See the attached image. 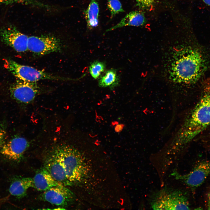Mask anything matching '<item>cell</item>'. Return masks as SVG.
Returning a JSON list of instances; mask_svg holds the SVG:
<instances>
[{
	"label": "cell",
	"instance_id": "obj_20",
	"mask_svg": "<svg viewBox=\"0 0 210 210\" xmlns=\"http://www.w3.org/2000/svg\"><path fill=\"white\" fill-rule=\"evenodd\" d=\"M136 5L140 9L146 10H150L154 6L156 0H135Z\"/></svg>",
	"mask_w": 210,
	"mask_h": 210
},
{
	"label": "cell",
	"instance_id": "obj_7",
	"mask_svg": "<svg viewBox=\"0 0 210 210\" xmlns=\"http://www.w3.org/2000/svg\"><path fill=\"white\" fill-rule=\"evenodd\" d=\"M40 88L36 82L18 79L10 88L12 97L18 102L26 105L32 103L40 93Z\"/></svg>",
	"mask_w": 210,
	"mask_h": 210
},
{
	"label": "cell",
	"instance_id": "obj_13",
	"mask_svg": "<svg viewBox=\"0 0 210 210\" xmlns=\"http://www.w3.org/2000/svg\"><path fill=\"white\" fill-rule=\"evenodd\" d=\"M32 178L33 187L39 191H45L62 184L55 180L45 168L38 171Z\"/></svg>",
	"mask_w": 210,
	"mask_h": 210
},
{
	"label": "cell",
	"instance_id": "obj_14",
	"mask_svg": "<svg viewBox=\"0 0 210 210\" xmlns=\"http://www.w3.org/2000/svg\"><path fill=\"white\" fill-rule=\"evenodd\" d=\"M146 22L145 17L142 12L133 11L127 14L119 23L106 30V32L127 26H140L144 25Z\"/></svg>",
	"mask_w": 210,
	"mask_h": 210
},
{
	"label": "cell",
	"instance_id": "obj_10",
	"mask_svg": "<svg viewBox=\"0 0 210 210\" xmlns=\"http://www.w3.org/2000/svg\"><path fill=\"white\" fill-rule=\"evenodd\" d=\"M29 146V142L26 139L17 136L6 142L0 150V152L8 160L19 162Z\"/></svg>",
	"mask_w": 210,
	"mask_h": 210
},
{
	"label": "cell",
	"instance_id": "obj_22",
	"mask_svg": "<svg viewBox=\"0 0 210 210\" xmlns=\"http://www.w3.org/2000/svg\"><path fill=\"white\" fill-rule=\"evenodd\" d=\"M24 0H0V4H9L23 2Z\"/></svg>",
	"mask_w": 210,
	"mask_h": 210
},
{
	"label": "cell",
	"instance_id": "obj_5",
	"mask_svg": "<svg viewBox=\"0 0 210 210\" xmlns=\"http://www.w3.org/2000/svg\"><path fill=\"white\" fill-rule=\"evenodd\" d=\"M4 65L5 68L15 77L23 81L36 82L44 80L63 81L74 80L69 78L55 76L31 66L21 64L10 59L5 60Z\"/></svg>",
	"mask_w": 210,
	"mask_h": 210
},
{
	"label": "cell",
	"instance_id": "obj_6",
	"mask_svg": "<svg viewBox=\"0 0 210 210\" xmlns=\"http://www.w3.org/2000/svg\"><path fill=\"white\" fill-rule=\"evenodd\" d=\"M210 175V160H203L197 163L189 173L180 174L174 171L171 174L192 189L200 186Z\"/></svg>",
	"mask_w": 210,
	"mask_h": 210
},
{
	"label": "cell",
	"instance_id": "obj_24",
	"mask_svg": "<svg viewBox=\"0 0 210 210\" xmlns=\"http://www.w3.org/2000/svg\"><path fill=\"white\" fill-rule=\"evenodd\" d=\"M208 209L210 210V195L209 196V201L208 204Z\"/></svg>",
	"mask_w": 210,
	"mask_h": 210
},
{
	"label": "cell",
	"instance_id": "obj_11",
	"mask_svg": "<svg viewBox=\"0 0 210 210\" xmlns=\"http://www.w3.org/2000/svg\"><path fill=\"white\" fill-rule=\"evenodd\" d=\"M44 168L58 182L65 186L72 185L67 177L62 160L54 148L46 161Z\"/></svg>",
	"mask_w": 210,
	"mask_h": 210
},
{
	"label": "cell",
	"instance_id": "obj_4",
	"mask_svg": "<svg viewBox=\"0 0 210 210\" xmlns=\"http://www.w3.org/2000/svg\"><path fill=\"white\" fill-rule=\"evenodd\" d=\"M150 205L153 210L190 209L188 198L179 189L165 187L152 196Z\"/></svg>",
	"mask_w": 210,
	"mask_h": 210
},
{
	"label": "cell",
	"instance_id": "obj_18",
	"mask_svg": "<svg viewBox=\"0 0 210 210\" xmlns=\"http://www.w3.org/2000/svg\"><path fill=\"white\" fill-rule=\"evenodd\" d=\"M106 66V64L103 62L98 61H94L89 66V72L93 78L97 79L104 72Z\"/></svg>",
	"mask_w": 210,
	"mask_h": 210
},
{
	"label": "cell",
	"instance_id": "obj_17",
	"mask_svg": "<svg viewBox=\"0 0 210 210\" xmlns=\"http://www.w3.org/2000/svg\"><path fill=\"white\" fill-rule=\"evenodd\" d=\"M119 80L116 70L114 69H111L106 71L100 77L98 85L100 87H108L113 89L118 85Z\"/></svg>",
	"mask_w": 210,
	"mask_h": 210
},
{
	"label": "cell",
	"instance_id": "obj_15",
	"mask_svg": "<svg viewBox=\"0 0 210 210\" xmlns=\"http://www.w3.org/2000/svg\"><path fill=\"white\" fill-rule=\"evenodd\" d=\"M31 187H33L32 178L15 177L12 181L9 191L12 195L20 198L25 196L27 190Z\"/></svg>",
	"mask_w": 210,
	"mask_h": 210
},
{
	"label": "cell",
	"instance_id": "obj_1",
	"mask_svg": "<svg viewBox=\"0 0 210 210\" xmlns=\"http://www.w3.org/2000/svg\"><path fill=\"white\" fill-rule=\"evenodd\" d=\"M207 61L198 48L188 46L176 51L168 68L170 79L173 82L187 84L198 81L205 72Z\"/></svg>",
	"mask_w": 210,
	"mask_h": 210
},
{
	"label": "cell",
	"instance_id": "obj_19",
	"mask_svg": "<svg viewBox=\"0 0 210 210\" xmlns=\"http://www.w3.org/2000/svg\"><path fill=\"white\" fill-rule=\"evenodd\" d=\"M107 7L111 13V18L117 14L124 11L119 0H107Z\"/></svg>",
	"mask_w": 210,
	"mask_h": 210
},
{
	"label": "cell",
	"instance_id": "obj_3",
	"mask_svg": "<svg viewBox=\"0 0 210 210\" xmlns=\"http://www.w3.org/2000/svg\"><path fill=\"white\" fill-rule=\"evenodd\" d=\"M54 148L60 156L64 167L67 177L73 184L80 182L85 176L86 168L80 152L74 147L62 144Z\"/></svg>",
	"mask_w": 210,
	"mask_h": 210
},
{
	"label": "cell",
	"instance_id": "obj_21",
	"mask_svg": "<svg viewBox=\"0 0 210 210\" xmlns=\"http://www.w3.org/2000/svg\"><path fill=\"white\" fill-rule=\"evenodd\" d=\"M7 134L5 131L0 127V150L6 143Z\"/></svg>",
	"mask_w": 210,
	"mask_h": 210
},
{
	"label": "cell",
	"instance_id": "obj_12",
	"mask_svg": "<svg viewBox=\"0 0 210 210\" xmlns=\"http://www.w3.org/2000/svg\"><path fill=\"white\" fill-rule=\"evenodd\" d=\"M62 184L44 191L42 198L44 201L57 206H64L73 201L75 196L69 189Z\"/></svg>",
	"mask_w": 210,
	"mask_h": 210
},
{
	"label": "cell",
	"instance_id": "obj_23",
	"mask_svg": "<svg viewBox=\"0 0 210 210\" xmlns=\"http://www.w3.org/2000/svg\"><path fill=\"white\" fill-rule=\"evenodd\" d=\"M206 4L210 6V0H202Z\"/></svg>",
	"mask_w": 210,
	"mask_h": 210
},
{
	"label": "cell",
	"instance_id": "obj_9",
	"mask_svg": "<svg viewBox=\"0 0 210 210\" xmlns=\"http://www.w3.org/2000/svg\"><path fill=\"white\" fill-rule=\"evenodd\" d=\"M0 37L3 43L18 52H24L28 50L29 37L13 26H7L1 28Z\"/></svg>",
	"mask_w": 210,
	"mask_h": 210
},
{
	"label": "cell",
	"instance_id": "obj_8",
	"mask_svg": "<svg viewBox=\"0 0 210 210\" xmlns=\"http://www.w3.org/2000/svg\"><path fill=\"white\" fill-rule=\"evenodd\" d=\"M62 47L60 40L53 36H32L28 38V50L38 55L60 51Z\"/></svg>",
	"mask_w": 210,
	"mask_h": 210
},
{
	"label": "cell",
	"instance_id": "obj_2",
	"mask_svg": "<svg viewBox=\"0 0 210 210\" xmlns=\"http://www.w3.org/2000/svg\"><path fill=\"white\" fill-rule=\"evenodd\" d=\"M210 126V77L202 83L200 99L188 121L187 141L199 134Z\"/></svg>",
	"mask_w": 210,
	"mask_h": 210
},
{
	"label": "cell",
	"instance_id": "obj_16",
	"mask_svg": "<svg viewBox=\"0 0 210 210\" xmlns=\"http://www.w3.org/2000/svg\"><path fill=\"white\" fill-rule=\"evenodd\" d=\"M99 8L98 0H90L84 16L88 28L92 29L98 26L99 24Z\"/></svg>",
	"mask_w": 210,
	"mask_h": 210
}]
</instances>
